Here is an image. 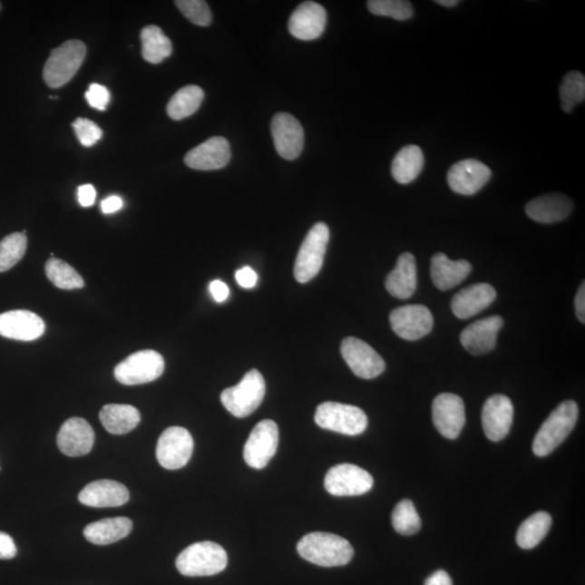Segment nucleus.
<instances>
[{
    "mask_svg": "<svg viewBox=\"0 0 585 585\" xmlns=\"http://www.w3.org/2000/svg\"><path fill=\"white\" fill-rule=\"evenodd\" d=\"M390 326L401 338L416 341L431 333L434 317L431 310L423 305H406L395 308L389 316Z\"/></svg>",
    "mask_w": 585,
    "mask_h": 585,
    "instance_id": "nucleus-13",
    "label": "nucleus"
},
{
    "mask_svg": "<svg viewBox=\"0 0 585 585\" xmlns=\"http://www.w3.org/2000/svg\"><path fill=\"white\" fill-rule=\"evenodd\" d=\"M122 206V200L117 195H112L102 200V210L103 214H113L115 211L120 210Z\"/></svg>",
    "mask_w": 585,
    "mask_h": 585,
    "instance_id": "nucleus-46",
    "label": "nucleus"
},
{
    "mask_svg": "<svg viewBox=\"0 0 585 585\" xmlns=\"http://www.w3.org/2000/svg\"><path fill=\"white\" fill-rule=\"evenodd\" d=\"M94 443L93 429L86 420L72 417L61 426L57 444L63 454L80 458L91 453Z\"/></svg>",
    "mask_w": 585,
    "mask_h": 585,
    "instance_id": "nucleus-19",
    "label": "nucleus"
},
{
    "mask_svg": "<svg viewBox=\"0 0 585 585\" xmlns=\"http://www.w3.org/2000/svg\"><path fill=\"white\" fill-rule=\"evenodd\" d=\"M142 57L149 63L159 64L172 53L171 39L156 25L144 27L141 34Z\"/></svg>",
    "mask_w": 585,
    "mask_h": 585,
    "instance_id": "nucleus-31",
    "label": "nucleus"
},
{
    "mask_svg": "<svg viewBox=\"0 0 585 585\" xmlns=\"http://www.w3.org/2000/svg\"><path fill=\"white\" fill-rule=\"evenodd\" d=\"M46 276L55 287L63 289L83 288L85 286L83 278L73 267L58 258H50L46 267Z\"/></svg>",
    "mask_w": 585,
    "mask_h": 585,
    "instance_id": "nucleus-34",
    "label": "nucleus"
},
{
    "mask_svg": "<svg viewBox=\"0 0 585 585\" xmlns=\"http://www.w3.org/2000/svg\"><path fill=\"white\" fill-rule=\"evenodd\" d=\"M16 555V546L9 534L0 531V560H13Z\"/></svg>",
    "mask_w": 585,
    "mask_h": 585,
    "instance_id": "nucleus-43",
    "label": "nucleus"
},
{
    "mask_svg": "<svg viewBox=\"0 0 585 585\" xmlns=\"http://www.w3.org/2000/svg\"><path fill=\"white\" fill-rule=\"evenodd\" d=\"M392 523L395 531L403 536H412L420 531L422 522L411 500H403L395 505Z\"/></svg>",
    "mask_w": 585,
    "mask_h": 585,
    "instance_id": "nucleus-36",
    "label": "nucleus"
},
{
    "mask_svg": "<svg viewBox=\"0 0 585 585\" xmlns=\"http://www.w3.org/2000/svg\"><path fill=\"white\" fill-rule=\"evenodd\" d=\"M204 100L202 88L189 85L178 91L167 104V113L171 119L181 121L191 116L200 107Z\"/></svg>",
    "mask_w": 585,
    "mask_h": 585,
    "instance_id": "nucleus-33",
    "label": "nucleus"
},
{
    "mask_svg": "<svg viewBox=\"0 0 585 585\" xmlns=\"http://www.w3.org/2000/svg\"><path fill=\"white\" fill-rule=\"evenodd\" d=\"M561 108L566 113L572 112L576 105L585 98V77L580 72H570L560 87Z\"/></svg>",
    "mask_w": 585,
    "mask_h": 585,
    "instance_id": "nucleus-35",
    "label": "nucleus"
},
{
    "mask_svg": "<svg viewBox=\"0 0 585 585\" xmlns=\"http://www.w3.org/2000/svg\"><path fill=\"white\" fill-rule=\"evenodd\" d=\"M46 330L42 317L29 310H13L0 315V336L15 341L31 342Z\"/></svg>",
    "mask_w": 585,
    "mask_h": 585,
    "instance_id": "nucleus-18",
    "label": "nucleus"
},
{
    "mask_svg": "<svg viewBox=\"0 0 585 585\" xmlns=\"http://www.w3.org/2000/svg\"><path fill=\"white\" fill-rule=\"evenodd\" d=\"M266 382L261 373L250 370L242 381L221 393V403L236 417H247L259 408L265 398Z\"/></svg>",
    "mask_w": 585,
    "mask_h": 585,
    "instance_id": "nucleus-5",
    "label": "nucleus"
},
{
    "mask_svg": "<svg viewBox=\"0 0 585 585\" xmlns=\"http://www.w3.org/2000/svg\"><path fill=\"white\" fill-rule=\"evenodd\" d=\"M514 416V406L510 398L503 395L490 397L483 409V427L489 440L498 443L503 440L511 431Z\"/></svg>",
    "mask_w": 585,
    "mask_h": 585,
    "instance_id": "nucleus-17",
    "label": "nucleus"
},
{
    "mask_svg": "<svg viewBox=\"0 0 585 585\" xmlns=\"http://www.w3.org/2000/svg\"><path fill=\"white\" fill-rule=\"evenodd\" d=\"M228 555L221 545L204 541L183 550L176 560L178 571L187 577H210L226 570Z\"/></svg>",
    "mask_w": 585,
    "mask_h": 585,
    "instance_id": "nucleus-3",
    "label": "nucleus"
},
{
    "mask_svg": "<svg viewBox=\"0 0 585 585\" xmlns=\"http://www.w3.org/2000/svg\"><path fill=\"white\" fill-rule=\"evenodd\" d=\"M573 209L572 200L564 194H548L533 199L526 213L539 224H555L567 219Z\"/></svg>",
    "mask_w": 585,
    "mask_h": 585,
    "instance_id": "nucleus-25",
    "label": "nucleus"
},
{
    "mask_svg": "<svg viewBox=\"0 0 585 585\" xmlns=\"http://www.w3.org/2000/svg\"><path fill=\"white\" fill-rule=\"evenodd\" d=\"M495 297H497V292L490 284H473L454 295L451 302V309L459 319H470L488 308L494 302Z\"/></svg>",
    "mask_w": 585,
    "mask_h": 585,
    "instance_id": "nucleus-24",
    "label": "nucleus"
},
{
    "mask_svg": "<svg viewBox=\"0 0 585 585\" xmlns=\"http://www.w3.org/2000/svg\"><path fill=\"white\" fill-rule=\"evenodd\" d=\"M341 353L351 371L360 378L372 380V378L380 376L385 371V361L383 360L382 356L369 344L361 341L359 338H345L342 343Z\"/></svg>",
    "mask_w": 585,
    "mask_h": 585,
    "instance_id": "nucleus-12",
    "label": "nucleus"
},
{
    "mask_svg": "<svg viewBox=\"0 0 585 585\" xmlns=\"http://www.w3.org/2000/svg\"><path fill=\"white\" fill-rule=\"evenodd\" d=\"M273 142L281 158L297 159L304 149L305 135L302 124L294 116L278 113L271 122Z\"/></svg>",
    "mask_w": 585,
    "mask_h": 585,
    "instance_id": "nucleus-15",
    "label": "nucleus"
},
{
    "mask_svg": "<svg viewBox=\"0 0 585 585\" xmlns=\"http://www.w3.org/2000/svg\"><path fill=\"white\" fill-rule=\"evenodd\" d=\"M230 159L229 141L219 136L210 138L209 141L190 150L185 156V163L192 170L217 171L224 169Z\"/></svg>",
    "mask_w": 585,
    "mask_h": 585,
    "instance_id": "nucleus-21",
    "label": "nucleus"
},
{
    "mask_svg": "<svg viewBox=\"0 0 585 585\" xmlns=\"http://www.w3.org/2000/svg\"><path fill=\"white\" fill-rule=\"evenodd\" d=\"M503 323L500 316L488 317L473 322L461 333V343L468 353L473 356L486 355L494 349L498 333Z\"/></svg>",
    "mask_w": 585,
    "mask_h": 585,
    "instance_id": "nucleus-22",
    "label": "nucleus"
},
{
    "mask_svg": "<svg viewBox=\"0 0 585 585\" xmlns=\"http://www.w3.org/2000/svg\"><path fill=\"white\" fill-rule=\"evenodd\" d=\"M315 421L323 429L348 436H356L367 427V416L364 410L358 406L331 401L317 406Z\"/></svg>",
    "mask_w": 585,
    "mask_h": 585,
    "instance_id": "nucleus-7",
    "label": "nucleus"
},
{
    "mask_svg": "<svg viewBox=\"0 0 585 585\" xmlns=\"http://www.w3.org/2000/svg\"><path fill=\"white\" fill-rule=\"evenodd\" d=\"M425 585H453V579L450 578L448 572L444 570H438L434 572L425 580Z\"/></svg>",
    "mask_w": 585,
    "mask_h": 585,
    "instance_id": "nucleus-47",
    "label": "nucleus"
},
{
    "mask_svg": "<svg viewBox=\"0 0 585 585\" xmlns=\"http://www.w3.org/2000/svg\"><path fill=\"white\" fill-rule=\"evenodd\" d=\"M193 449L191 434L186 428L172 426L161 434L156 445V459L166 470H180L190 461Z\"/></svg>",
    "mask_w": 585,
    "mask_h": 585,
    "instance_id": "nucleus-9",
    "label": "nucleus"
},
{
    "mask_svg": "<svg viewBox=\"0 0 585 585\" xmlns=\"http://www.w3.org/2000/svg\"><path fill=\"white\" fill-rule=\"evenodd\" d=\"M27 248L24 233L9 234L0 241V272L8 271L24 258Z\"/></svg>",
    "mask_w": 585,
    "mask_h": 585,
    "instance_id": "nucleus-37",
    "label": "nucleus"
},
{
    "mask_svg": "<svg viewBox=\"0 0 585 585\" xmlns=\"http://www.w3.org/2000/svg\"><path fill=\"white\" fill-rule=\"evenodd\" d=\"M130 500V492L121 483L102 479L88 483L78 494V501L83 505L105 509V507H119Z\"/></svg>",
    "mask_w": 585,
    "mask_h": 585,
    "instance_id": "nucleus-23",
    "label": "nucleus"
},
{
    "mask_svg": "<svg viewBox=\"0 0 585 585\" xmlns=\"http://www.w3.org/2000/svg\"><path fill=\"white\" fill-rule=\"evenodd\" d=\"M433 422L447 439L460 436L466 422L464 401L454 394H440L433 403Z\"/></svg>",
    "mask_w": 585,
    "mask_h": 585,
    "instance_id": "nucleus-14",
    "label": "nucleus"
},
{
    "mask_svg": "<svg viewBox=\"0 0 585 585\" xmlns=\"http://www.w3.org/2000/svg\"><path fill=\"white\" fill-rule=\"evenodd\" d=\"M0 9H2V3H0Z\"/></svg>",
    "mask_w": 585,
    "mask_h": 585,
    "instance_id": "nucleus-50",
    "label": "nucleus"
},
{
    "mask_svg": "<svg viewBox=\"0 0 585 585\" xmlns=\"http://www.w3.org/2000/svg\"><path fill=\"white\" fill-rule=\"evenodd\" d=\"M72 126L74 128L78 141L83 147L91 148L102 138V128L93 121L78 117Z\"/></svg>",
    "mask_w": 585,
    "mask_h": 585,
    "instance_id": "nucleus-40",
    "label": "nucleus"
},
{
    "mask_svg": "<svg viewBox=\"0 0 585 585\" xmlns=\"http://www.w3.org/2000/svg\"><path fill=\"white\" fill-rule=\"evenodd\" d=\"M87 102L93 109L104 111L110 103V92L107 87L99 85V83H92L85 93Z\"/></svg>",
    "mask_w": 585,
    "mask_h": 585,
    "instance_id": "nucleus-41",
    "label": "nucleus"
},
{
    "mask_svg": "<svg viewBox=\"0 0 585 585\" xmlns=\"http://www.w3.org/2000/svg\"><path fill=\"white\" fill-rule=\"evenodd\" d=\"M436 3L448 8L455 7L459 4L458 0H437Z\"/></svg>",
    "mask_w": 585,
    "mask_h": 585,
    "instance_id": "nucleus-49",
    "label": "nucleus"
},
{
    "mask_svg": "<svg viewBox=\"0 0 585 585\" xmlns=\"http://www.w3.org/2000/svg\"><path fill=\"white\" fill-rule=\"evenodd\" d=\"M579 416L578 405L567 400L551 412L534 437L533 453L540 458L549 455L570 436Z\"/></svg>",
    "mask_w": 585,
    "mask_h": 585,
    "instance_id": "nucleus-2",
    "label": "nucleus"
},
{
    "mask_svg": "<svg viewBox=\"0 0 585 585\" xmlns=\"http://www.w3.org/2000/svg\"><path fill=\"white\" fill-rule=\"evenodd\" d=\"M96 190H94L92 185H83L78 188V202H80L83 208H89V206L93 205L94 200H96Z\"/></svg>",
    "mask_w": 585,
    "mask_h": 585,
    "instance_id": "nucleus-44",
    "label": "nucleus"
},
{
    "mask_svg": "<svg viewBox=\"0 0 585 585\" xmlns=\"http://www.w3.org/2000/svg\"><path fill=\"white\" fill-rule=\"evenodd\" d=\"M236 278L239 286L244 288H252L258 283V277L250 267H243L242 269H239L236 272Z\"/></svg>",
    "mask_w": 585,
    "mask_h": 585,
    "instance_id": "nucleus-42",
    "label": "nucleus"
},
{
    "mask_svg": "<svg viewBox=\"0 0 585 585\" xmlns=\"http://www.w3.org/2000/svg\"><path fill=\"white\" fill-rule=\"evenodd\" d=\"M210 291L211 297H213L216 302L219 303L225 302L230 293L229 288L227 287V284L220 280L211 282Z\"/></svg>",
    "mask_w": 585,
    "mask_h": 585,
    "instance_id": "nucleus-45",
    "label": "nucleus"
},
{
    "mask_svg": "<svg viewBox=\"0 0 585 585\" xmlns=\"http://www.w3.org/2000/svg\"><path fill=\"white\" fill-rule=\"evenodd\" d=\"M551 526V517L549 512H538L527 518L516 534L518 546L523 550L536 548L549 533Z\"/></svg>",
    "mask_w": 585,
    "mask_h": 585,
    "instance_id": "nucleus-32",
    "label": "nucleus"
},
{
    "mask_svg": "<svg viewBox=\"0 0 585 585\" xmlns=\"http://www.w3.org/2000/svg\"><path fill=\"white\" fill-rule=\"evenodd\" d=\"M330 229L317 222L306 236L295 260L294 275L299 283H307L320 272L325 261Z\"/></svg>",
    "mask_w": 585,
    "mask_h": 585,
    "instance_id": "nucleus-6",
    "label": "nucleus"
},
{
    "mask_svg": "<svg viewBox=\"0 0 585 585\" xmlns=\"http://www.w3.org/2000/svg\"><path fill=\"white\" fill-rule=\"evenodd\" d=\"M425 159L420 147L411 144L401 149L392 164L394 180L401 185H408L420 176Z\"/></svg>",
    "mask_w": 585,
    "mask_h": 585,
    "instance_id": "nucleus-30",
    "label": "nucleus"
},
{
    "mask_svg": "<svg viewBox=\"0 0 585 585\" xmlns=\"http://www.w3.org/2000/svg\"><path fill=\"white\" fill-rule=\"evenodd\" d=\"M576 314L579 321L585 322V284H581V287L579 288V291L576 297Z\"/></svg>",
    "mask_w": 585,
    "mask_h": 585,
    "instance_id": "nucleus-48",
    "label": "nucleus"
},
{
    "mask_svg": "<svg viewBox=\"0 0 585 585\" xmlns=\"http://www.w3.org/2000/svg\"><path fill=\"white\" fill-rule=\"evenodd\" d=\"M327 15L321 5L315 2L300 4L288 20V31L302 41H314L326 30Z\"/></svg>",
    "mask_w": 585,
    "mask_h": 585,
    "instance_id": "nucleus-20",
    "label": "nucleus"
},
{
    "mask_svg": "<svg viewBox=\"0 0 585 585\" xmlns=\"http://www.w3.org/2000/svg\"><path fill=\"white\" fill-rule=\"evenodd\" d=\"M487 165L477 160H463L455 163L448 171L451 190L461 195H473L481 191L492 178Z\"/></svg>",
    "mask_w": 585,
    "mask_h": 585,
    "instance_id": "nucleus-16",
    "label": "nucleus"
},
{
    "mask_svg": "<svg viewBox=\"0 0 585 585\" xmlns=\"http://www.w3.org/2000/svg\"><path fill=\"white\" fill-rule=\"evenodd\" d=\"M297 551L304 560L321 567L347 565L355 553L346 539L327 532L307 534L298 542Z\"/></svg>",
    "mask_w": 585,
    "mask_h": 585,
    "instance_id": "nucleus-1",
    "label": "nucleus"
},
{
    "mask_svg": "<svg viewBox=\"0 0 585 585\" xmlns=\"http://www.w3.org/2000/svg\"><path fill=\"white\" fill-rule=\"evenodd\" d=\"M386 289L392 297L408 299L417 287V269L414 256L404 253L399 256L397 265L386 278Z\"/></svg>",
    "mask_w": 585,
    "mask_h": 585,
    "instance_id": "nucleus-27",
    "label": "nucleus"
},
{
    "mask_svg": "<svg viewBox=\"0 0 585 585\" xmlns=\"http://www.w3.org/2000/svg\"><path fill=\"white\" fill-rule=\"evenodd\" d=\"M164 367V358L158 351L141 350L117 365L114 375L124 385H141L158 380L163 375Z\"/></svg>",
    "mask_w": 585,
    "mask_h": 585,
    "instance_id": "nucleus-8",
    "label": "nucleus"
},
{
    "mask_svg": "<svg viewBox=\"0 0 585 585\" xmlns=\"http://www.w3.org/2000/svg\"><path fill=\"white\" fill-rule=\"evenodd\" d=\"M132 531V522L127 517L105 518L91 523L83 531V536L96 545H109L124 539Z\"/></svg>",
    "mask_w": 585,
    "mask_h": 585,
    "instance_id": "nucleus-28",
    "label": "nucleus"
},
{
    "mask_svg": "<svg viewBox=\"0 0 585 585\" xmlns=\"http://www.w3.org/2000/svg\"><path fill=\"white\" fill-rule=\"evenodd\" d=\"M471 271L472 265L467 260H451L444 253L433 256L432 280L434 286L442 291H448V289L459 286L470 275Z\"/></svg>",
    "mask_w": 585,
    "mask_h": 585,
    "instance_id": "nucleus-26",
    "label": "nucleus"
},
{
    "mask_svg": "<svg viewBox=\"0 0 585 585\" xmlns=\"http://www.w3.org/2000/svg\"><path fill=\"white\" fill-rule=\"evenodd\" d=\"M105 431L112 434H125L141 423V412L130 405H107L99 414Z\"/></svg>",
    "mask_w": 585,
    "mask_h": 585,
    "instance_id": "nucleus-29",
    "label": "nucleus"
},
{
    "mask_svg": "<svg viewBox=\"0 0 585 585\" xmlns=\"http://www.w3.org/2000/svg\"><path fill=\"white\" fill-rule=\"evenodd\" d=\"M373 477L369 472L353 464L333 466L327 473V492L336 497H355L369 492L373 488Z\"/></svg>",
    "mask_w": 585,
    "mask_h": 585,
    "instance_id": "nucleus-10",
    "label": "nucleus"
},
{
    "mask_svg": "<svg viewBox=\"0 0 585 585\" xmlns=\"http://www.w3.org/2000/svg\"><path fill=\"white\" fill-rule=\"evenodd\" d=\"M86 44L77 39H70L52 54L44 66V81L50 88H60L75 76L85 60Z\"/></svg>",
    "mask_w": 585,
    "mask_h": 585,
    "instance_id": "nucleus-4",
    "label": "nucleus"
},
{
    "mask_svg": "<svg viewBox=\"0 0 585 585\" xmlns=\"http://www.w3.org/2000/svg\"><path fill=\"white\" fill-rule=\"evenodd\" d=\"M367 8L373 15L389 16L399 21L409 20L414 15L411 3L405 0H371L367 3Z\"/></svg>",
    "mask_w": 585,
    "mask_h": 585,
    "instance_id": "nucleus-38",
    "label": "nucleus"
},
{
    "mask_svg": "<svg viewBox=\"0 0 585 585\" xmlns=\"http://www.w3.org/2000/svg\"><path fill=\"white\" fill-rule=\"evenodd\" d=\"M175 5L180 13L195 25L209 26L213 20L209 5L203 0H177Z\"/></svg>",
    "mask_w": 585,
    "mask_h": 585,
    "instance_id": "nucleus-39",
    "label": "nucleus"
},
{
    "mask_svg": "<svg viewBox=\"0 0 585 585\" xmlns=\"http://www.w3.org/2000/svg\"><path fill=\"white\" fill-rule=\"evenodd\" d=\"M278 444V428L276 422L271 420L259 422L244 445L245 462L255 470H263L277 453Z\"/></svg>",
    "mask_w": 585,
    "mask_h": 585,
    "instance_id": "nucleus-11",
    "label": "nucleus"
}]
</instances>
